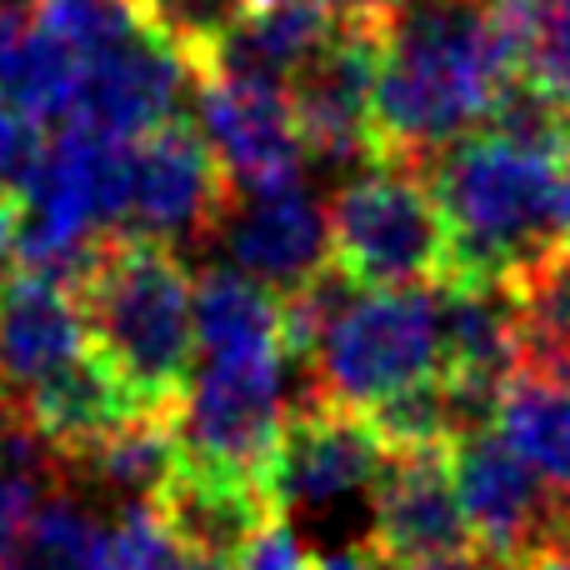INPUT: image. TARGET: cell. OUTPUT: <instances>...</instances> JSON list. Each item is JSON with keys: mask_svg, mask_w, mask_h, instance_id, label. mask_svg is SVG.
<instances>
[{"mask_svg": "<svg viewBox=\"0 0 570 570\" xmlns=\"http://www.w3.org/2000/svg\"><path fill=\"white\" fill-rule=\"evenodd\" d=\"M375 136L381 156L431 166L485 126L515 56L491 0H401L375 26Z\"/></svg>", "mask_w": 570, "mask_h": 570, "instance_id": "6da1fadb", "label": "cell"}, {"mask_svg": "<svg viewBox=\"0 0 570 570\" xmlns=\"http://www.w3.org/2000/svg\"><path fill=\"white\" fill-rule=\"evenodd\" d=\"M76 295L90 351L126 385L136 411L176 421L196 375V281L186 261L150 240L116 236Z\"/></svg>", "mask_w": 570, "mask_h": 570, "instance_id": "7a4b0ae2", "label": "cell"}, {"mask_svg": "<svg viewBox=\"0 0 570 570\" xmlns=\"http://www.w3.org/2000/svg\"><path fill=\"white\" fill-rule=\"evenodd\" d=\"M561 166L566 160L531 156L491 136H471L431 160V190L455 250L451 281L521 285L551 250L566 246Z\"/></svg>", "mask_w": 570, "mask_h": 570, "instance_id": "3957f363", "label": "cell"}, {"mask_svg": "<svg viewBox=\"0 0 570 570\" xmlns=\"http://www.w3.org/2000/svg\"><path fill=\"white\" fill-rule=\"evenodd\" d=\"M335 266L361 291H441L451 281V226L431 180L381 160L331 200Z\"/></svg>", "mask_w": 570, "mask_h": 570, "instance_id": "277c9868", "label": "cell"}, {"mask_svg": "<svg viewBox=\"0 0 570 570\" xmlns=\"http://www.w3.org/2000/svg\"><path fill=\"white\" fill-rule=\"evenodd\" d=\"M311 365L315 381L305 395L361 415L441 375V291H365Z\"/></svg>", "mask_w": 570, "mask_h": 570, "instance_id": "5b68a950", "label": "cell"}, {"mask_svg": "<svg viewBox=\"0 0 570 570\" xmlns=\"http://www.w3.org/2000/svg\"><path fill=\"white\" fill-rule=\"evenodd\" d=\"M285 365H291L285 351L200 361L176 415L180 465L271 491V465H276V445L291 415Z\"/></svg>", "mask_w": 570, "mask_h": 570, "instance_id": "8992f818", "label": "cell"}, {"mask_svg": "<svg viewBox=\"0 0 570 570\" xmlns=\"http://www.w3.org/2000/svg\"><path fill=\"white\" fill-rule=\"evenodd\" d=\"M455 495L471 525L475 561L521 566L535 561L566 525V495H551L546 481L491 431H471L451 451Z\"/></svg>", "mask_w": 570, "mask_h": 570, "instance_id": "52a82bcc", "label": "cell"}, {"mask_svg": "<svg viewBox=\"0 0 570 570\" xmlns=\"http://www.w3.org/2000/svg\"><path fill=\"white\" fill-rule=\"evenodd\" d=\"M196 130L226 176L230 200L281 196V190L305 186L311 150L285 90L206 76L196 90Z\"/></svg>", "mask_w": 570, "mask_h": 570, "instance_id": "ba28073f", "label": "cell"}, {"mask_svg": "<svg viewBox=\"0 0 570 570\" xmlns=\"http://www.w3.org/2000/svg\"><path fill=\"white\" fill-rule=\"evenodd\" d=\"M230 210V186L220 176L210 146L200 140L196 120H170L136 140L130 156V210L126 230L130 240H150L180 256V246L216 230Z\"/></svg>", "mask_w": 570, "mask_h": 570, "instance_id": "9c48e42d", "label": "cell"}, {"mask_svg": "<svg viewBox=\"0 0 570 570\" xmlns=\"http://www.w3.org/2000/svg\"><path fill=\"white\" fill-rule=\"evenodd\" d=\"M375 70H381L375 26H335V40L291 86L311 166L345 170V180H355L385 160L375 136Z\"/></svg>", "mask_w": 570, "mask_h": 570, "instance_id": "30bf717a", "label": "cell"}, {"mask_svg": "<svg viewBox=\"0 0 570 570\" xmlns=\"http://www.w3.org/2000/svg\"><path fill=\"white\" fill-rule=\"evenodd\" d=\"M200 66L186 60L156 30H136L130 40L110 46L76 66V90L60 126H86L116 140H146L150 130L180 120L186 90H200Z\"/></svg>", "mask_w": 570, "mask_h": 570, "instance_id": "8fae6325", "label": "cell"}, {"mask_svg": "<svg viewBox=\"0 0 570 570\" xmlns=\"http://www.w3.org/2000/svg\"><path fill=\"white\" fill-rule=\"evenodd\" d=\"M385 570H415L475 556L461 495H455L451 451L391 455L371 485V546Z\"/></svg>", "mask_w": 570, "mask_h": 570, "instance_id": "7c38bea8", "label": "cell"}, {"mask_svg": "<svg viewBox=\"0 0 570 570\" xmlns=\"http://www.w3.org/2000/svg\"><path fill=\"white\" fill-rule=\"evenodd\" d=\"M385 461L391 451L381 445L371 415L305 395L285 415L276 465H271V501L276 511H315L341 495L371 491Z\"/></svg>", "mask_w": 570, "mask_h": 570, "instance_id": "4fadbf2b", "label": "cell"}, {"mask_svg": "<svg viewBox=\"0 0 570 570\" xmlns=\"http://www.w3.org/2000/svg\"><path fill=\"white\" fill-rule=\"evenodd\" d=\"M90 355L80 295L60 281L16 271L0 285V405L16 415L36 391Z\"/></svg>", "mask_w": 570, "mask_h": 570, "instance_id": "5bb4252c", "label": "cell"}, {"mask_svg": "<svg viewBox=\"0 0 570 570\" xmlns=\"http://www.w3.org/2000/svg\"><path fill=\"white\" fill-rule=\"evenodd\" d=\"M220 240H226L230 266L266 291H276L281 301L311 285L335 261L331 206L305 186L281 190V196L230 200L226 220H220Z\"/></svg>", "mask_w": 570, "mask_h": 570, "instance_id": "9a60e30c", "label": "cell"}, {"mask_svg": "<svg viewBox=\"0 0 570 570\" xmlns=\"http://www.w3.org/2000/svg\"><path fill=\"white\" fill-rule=\"evenodd\" d=\"M335 26L341 20L325 0H261L256 16L216 50L206 76L291 96V86L311 70V60L335 40Z\"/></svg>", "mask_w": 570, "mask_h": 570, "instance_id": "2e32d148", "label": "cell"}, {"mask_svg": "<svg viewBox=\"0 0 570 570\" xmlns=\"http://www.w3.org/2000/svg\"><path fill=\"white\" fill-rule=\"evenodd\" d=\"M196 351L206 361L285 351L281 295L240 276L236 266H210L196 276Z\"/></svg>", "mask_w": 570, "mask_h": 570, "instance_id": "e0dca14e", "label": "cell"}, {"mask_svg": "<svg viewBox=\"0 0 570 570\" xmlns=\"http://www.w3.org/2000/svg\"><path fill=\"white\" fill-rule=\"evenodd\" d=\"M495 435L546 485L570 495V381L515 375L495 405Z\"/></svg>", "mask_w": 570, "mask_h": 570, "instance_id": "ac0fdd59", "label": "cell"}, {"mask_svg": "<svg viewBox=\"0 0 570 570\" xmlns=\"http://www.w3.org/2000/svg\"><path fill=\"white\" fill-rule=\"evenodd\" d=\"M6 570H116L110 561V531L76 501L50 495L16 541Z\"/></svg>", "mask_w": 570, "mask_h": 570, "instance_id": "d6986e66", "label": "cell"}, {"mask_svg": "<svg viewBox=\"0 0 570 570\" xmlns=\"http://www.w3.org/2000/svg\"><path fill=\"white\" fill-rule=\"evenodd\" d=\"M56 475L60 461L50 455V445L16 415H6L0 421V570L26 535V525L36 521V511L46 505V491H56Z\"/></svg>", "mask_w": 570, "mask_h": 570, "instance_id": "ffe728a7", "label": "cell"}, {"mask_svg": "<svg viewBox=\"0 0 570 570\" xmlns=\"http://www.w3.org/2000/svg\"><path fill=\"white\" fill-rule=\"evenodd\" d=\"M485 136L546 160H570V116L521 70L505 76V86L495 90L485 110Z\"/></svg>", "mask_w": 570, "mask_h": 570, "instance_id": "44dd1931", "label": "cell"}, {"mask_svg": "<svg viewBox=\"0 0 570 570\" xmlns=\"http://www.w3.org/2000/svg\"><path fill=\"white\" fill-rule=\"evenodd\" d=\"M256 6L261 0H140V16L166 46L196 60L200 76H206L216 50L256 16Z\"/></svg>", "mask_w": 570, "mask_h": 570, "instance_id": "7402d4cb", "label": "cell"}, {"mask_svg": "<svg viewBox=\"0 0 570 570\" xmlns=\"http://www.w3.org/2000/svg\"><path fill=\"white\" fill-rule=\"evenodd\" d=\"M30 20H36L60 50H70L76 66L90 56H106L110 46L130 40L136 30H146L140 0H36Z\"/></svg>", "mask_w": 570, "mask_h": 570, "instance_id": "603a6c76", "label": "cell"}, {"mask_svg": "<svg viewBox=\"0 0 570 570\" xmlns=\"http://www.w3.org/2000/svg\"><path fill=\"white\" fill-rule=\"evenodd\" d=\"M40 160H46V136H40V126L30 116H20V110L0 106V200L20 206L40 170Z\"/></svg>", "mask_w": 570, "mask_h": 570, "instance_id": "cb8c5ba5", "label": "cell"}, {"mask_svg": "<svg viewBox=\"0 0 570 570\" xmlns=\"http://www.w3.org/2000/svg\"><path fill=\"white\" fill-rule=\"evenodd\" d=\"M236 570H315V561L305 556L301 535H295L291 525H285V521H271L266 531H261L256 541L240 551Z\"/></svg>", "mask_w": 570, "mask_h": 570, "instance_id": "d4e9b609", "label": "cell"}, {"mask_svg": "<svg viewBox=\"0 0 570 570\" xmlns=\"http://www.w3.org/2000/svg\"><path fill=\"white\" fill-rule=\"evenodd\" d=\"M395 6H401V0H331L341 26H381Z\"/></svg>", "mask_w": 570, "mask_h": 570, "instance_id": "484cf974", "label": "cell"}, {"mask_svg": "<svg viewBox=\"0 0 570 570\" xmlns=\"http://www.w3.org/2000/svg\"><path fill=\"white\" fill-rule=\"evenodd\" d=\"M16 276V206L0 200V285Z\"/></svg>", "mask_w": 570, "mask_h": 570, "instance_id": "4316f807", "label": "cell"}, {"mask_svg": "<svg viewBox=\"0 0 570 570\" xmlns=\"http://www.w3.org/2000/svg\"><path fill=\"white\" fill-rule=\"evenodd\" d=\"M535 566H541V570H570V521L561 525V535H556V541L535 556Z\"/></svg>", "mask_w": 570, "mask_h": 570, "instance_id": "83f0119b", "label": "cell"}, {"mask_svg": "<svg viewBox=\"0 0 570 570\" xmlns=\"http://www.w3.org/2000/svg\"><path fill=\"white\" fill-rule=\"evenodd\" d=\"M561 230H566V240H570V160L561 166Z\"/></svg>", "mask_w": 570, "mask_h": 570, "instance_id": "f1b7e54d", "label": "cell"}, {"mask_svg": "<svg viewBox=\"0 0 570 570\" xmlns=\"http://www.w3.org/2000/svg\"><path fill=\"white\" fill-rule=\"evenodd\" d=\"M415 570H481L475 556H465V561H441V566H415Z\"/></svg>", "mask_w": 570, "mask_h": 570, "instance_id": "f546056e", "label": "cell"}, {"mask_svg": "<svg viewBox=\"0 0 570 570\" xmlns=\"http://www.w3.org/2000/svg\"><path fill=\"white\" fill-rule=\"evenodd\" d=\"M481 570H541L535 561H521V566H491V561H481Z\"/></svg>", "mask_w": 570, "mask_h": 570, "instance_id": "4dcf8cb0", "label": "cell"}, {"mask_svg": "<svg viewBox=\"0 0 570 570\" xmlns=\"http://www.w3.org/2000/svg\"><path fill=\"white\" fill-rule=\"evenodd\" d=\"M0 421H6V405H0Z\"/></svg>", "mask_w": 570, "mask_h": 570, "instance_id": "1f68e13d", "label": "cell"}, {"mask_svg": "<svg viewBox=\"0 0 570 570\" xmlns=\"http://www.w3.org/2000/svg\"><path fill=\"white\" fill-rule=\"evenodd\" d=\"M325 6H331V0H325Z\"/></svg>", "mask_w": 570, "mask_h": 570, "instance_id": "d6a6232c", "label": "cell"}]
</instances>
